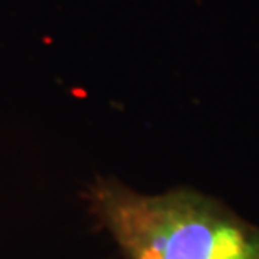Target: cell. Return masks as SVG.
<instances>
[{
	"mask_svg": "<svg viewBox=\"0 0 259 259\" xmlns=\"http://www.w3.org/2000/svg\"><path fill=\"white\" fill-rule=\"evenodd\" d=\"M84 200L125 259H259V226L197 189L143 194L96 177Z\"/></svg>",
	"mask_w": 259,
	"mask_h": 259,
	"instance_id": "6da1fadb",
	"label": "cell"
}]
</instances>
